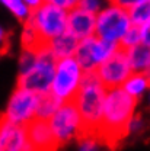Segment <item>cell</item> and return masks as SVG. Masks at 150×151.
Segmentation results:
<instances>
[{
    "mask_svg": "<svg viewBox=\"0 0 150 151\" xmlns=\"http://www.w3.org/2000/svg\"><path fill=\"white\" fill-rule=\"evenodd\" d=\"M137 99L122 87L107 89L102 119L96 137L102 144L115 147L128 135V125L136 115Z\"/></svg>",
    "mask_w": 150,
    "mask_h": 151,
    "instance_id": "1",
    "label": "cell"
},
{
    "mask_svg": "<svg viewBox=\"0 0 150 151\" xmlns=\"http://www.w3.org/2000/svg\"><path fill=\"white\" fill-rule=\"evenodd\" d=\"M105 94H107V87L98 78L96 73L95 71L85 73L80 89L73 99L82 119V127H83L82 135L98 134L104 112Z\"/></svg>",
    "mask_w": 150,
    "mask_h": 151,
    "instance_id": "2",
    "label": "cell"
},
{
    "mask_svg": "<svg viewBox=\"0 0 150 151\" xmlns=\"http://www.w3.org/2000/svg\"><path fill=\"white\" fill-rule=\"evenodd\" d=\"M25 23L35 32L41 45H47L51 39L61 35L67 29V10L44 1L31 10Z\"/></svg>",
    "mask_w": 150,
    "mask_h": 151,
    "instance_id": "3",
    "label": "cell"
},
{
    "mask_svg": "<svg viewBox=\"0 0 150 151\" xmlns=\"http://www.w3.org/2000/svg\"><path fill=\"white\" fill-rule=\"evenodd\" d=\"M56 64L57 58L51 54L47 45L38 48L35 63L28 71L19 74L18 86L32 90L38 94L50 93L51 83L54 78V71H56Z\"/></svg>",
    "mask_w": 150,
    "mask_h": 151,
    "instance_id": "4",
    "label": "cell"
},
{
    "mask_svg": "<svg viewBox=\"0 0 150 151\" xmlns=\"http://www.w3.org/2000/svg\"><path fill=\"white\" fill-rule=\"evenodd\" d=\"M83 77H85V70L80 67L75 55L60 58L57 60L50 93L56 96L61 103L73 102L75 96L80 89Z\"/></svg>",
    "mask_w": 150,
    "mask_h": 151,
    "instance_id": "5",
    "label": "cell"
},
{
    "mask_svg": "<svg viewBox=\"0 0 150 151\" xmlns=\"http://www.w3.org/2000/svg\"><path fill=\"white\" fill-rule=\"evenodd\" d=\"M131 26L133 22L128 15V10L109 1V4L104 6L96 13L95 35L101 39L120 45L122 37Z\"/></svg>",
    "mask_w": 150,
    "mask_h": 151,
    "instance_id": "6",
    "label": "cell"
},
{
    "mask_svg": "<svg viewBox=\"0 0 150 151\" xmlns=\"http://www.w3.org/2000/svg\"><path fill=\"white\" fill-rule=\"evenodd\" d=\"M50 128L54 134L58 147L66 145L67 142L82 137L83 127L79 111L76 108L75 102H64L61 103L51 118L48 119Z\"/></svg>",
    "mask_w": 150,
    "mask_h": 151,
    "instance_id": "7",
    "label": "cell"
},
{
    "mask_svg": "<svg viewBox=\"0 0 150 151\" xmlns=\"http://www.w3.org/2000/svg\"><path fill=\"white\" fill-rule=\"evenodd\" d=\"M120 48L118 44H114L109 41L101 39L96 35L80 39L75 51V58L80 67L88 71H95L107 58L112 55L114 52Z\"/></svg>",
    "mask_w": 150,
    "mask_h": 151,
    "instance_id": "8",
    "label": "cell"
},
{
    "mask_svg": "<svg viewBox=\"0 0 150 151\" xmlns=\"http://www.w3.org/2000/svg\"><path fill=\"white\" fill-rule=\"evenodd\" d=\"M39 96L41 94L35 93L32 90L18 86L9 99L7 108L3 113V116L15 124L26 127L31 121L37 118Z\"/></svg>",
    "mask_w": 150,
    "mask_h": 151,
    "instance_id": "9",
    "label": "cell"
},
{
    "mask_svg": "<svg viewBox=\"0 0 150 151\" xmlns=\"http://www.w3.org/2000/svg\"><path fill=\"white\" fill-rule=\"evenodd\" d=\"M95 73L107 89L121 87L124 81L128 78V76L133 73L127 51L120 47L112 55L107 58L95 70Z\"/></svg>",
    "mask_w": 150,
    "mask_h": 151,
    "instance_id": "10",
    "label": "cell"
},
{
    "mask_svg": "<svg viewBox=\"0 0 150 151\" xmlns=\"http://www.w3.org/2000/svg\"><path fill=\"white\" fill-rule=\"evenodd\" d=\"M0 151H34L29 144L26 127L0 115Z\"/></svg>",
    "mask_w": 150,
    "mask_h": 151,
    "instance_id": "11",
    "label": "cell"
},
{
    "mask_svg": "<svg viewBox=\"0 0 150 151\" xmlns=\"http://www.w3.org/2000/svg\"><path fill=\"white\" fill-rule=\"evenodd\" d=\"M26 134L34 151H57L58 148L50 124L45 119L35 118L34 121H31L26 125Z\"/></svg>",
    "mask_w": 150,
    "mask_h": 151,
    "instance_id": "12",
    "label": "cell"
},
{
    "mask_svg": "<svg viewBox=\"0 0 150 151\" xmlns=\"http://www.w3.org/2000/svg\"><path fill=\"white\" fill-rule=\"evenodd\" d=\"M96 15L88 12L79 6L67 10V32L72 34L76 39H85L95 35Z\"/></svg>",
    "mask_w": 150,
    "mask_h": 151,
    "instance_id": "13",
    "label": "cell"
},
{
    "mask_svg": "<svg viewBox=\"0 0 150 151\" xmlns=\"http://www.w3.org/2000/svg\"><path fill=\"white\" fill-rule=\"evenodd\" d=\"M79 39H76L72 34H69L67 31L63 32L61 35L56 37L54 39H51L47 47L51 51V54L56 57L57 60L60 58H66V57H73L75 51L77 48Z\"/></svg>",
    "mask_w": 150,
    "mask_h": 151,
    "instance_id": "14",
    "label": "cell"
},
{
    "mask_svg": "<svg viewBox=\"0 0 150 151\" xmlns=\"http://www.w3.org/2000/svg\"><path fill=\"white\" fill-rule=\"evenodd\" d=\"M134 73H146L150 74V48L138 44L133 48L125 50Z\"/></svg>",
    "mask_w": 150,
    "mask_h": 151,
    "instance_id": "15",
    "label": "cell"
},
{
    "mask_svg": "<svg viewBox=\"0 0 150 151\" xmlns=\"http://www.w3.org/2000/svg\"><path fill=\"white\" fill-rule=\"evenodd\" d=\"M121 87L128 94H131L133 97H136L138 100L140 97H143L144 94L147 93V90H149L150 74H146V73H134L133 71Z\"/></svg>",
    "mask_w": 150,
    "mask_h": 151,
    "instance_id": "16",
    "label": "cell"
},
{
    "mask_svg": "<svg viewBox=\"0 0 150 151\" xmlns=\"http://www.w3.org/2000/svg\"><path fill=\"white\" fill-rule=\"evenodd\" d=\"M61 105V102L57 99L56 96L51 93H45L39 96V102H38V109H37V118L39 119H45L48 121L51 118V115L57 111V108Z\"/></svg>",
    "mask_w": 150,
    "mask_h": 151,
    "instance_id": "17",
    "label": "cell"
},
{
    "mask_svg": "<svg viewBox=\"0 0 150 151\" xmlns=\"http://www.w3.org/2000/svg\"><path fill=\"white\" fill-rule=\"evenodd\" d=\"M128 15L131 18L134 26H141L150 20V0H138L128 9Z\"/></svg>",
    "mask_w": 150,
    "mask_h": 151,
    "instance_id": "18",
    "label": "cell"
},
{
    "mask_svg": "<svg viewBox=\"0 0 150 151\" xmlns=\"http://www.w3.org/2000/svg\"><path fill=\"white\" fill-rule=\"evenodd\" d=\"M0 4H3L19 20L25 22L31 15V9L28 7L25 0H0Z\"/></svg>",
    "mask_w": 150,
    "mask_h": 151,
    "instance_id": "19",
    "label": "cell"
},
{
    "mask_svg": "<svg viewBox=\"0 0 150 151\" xmlns=\"http://www.w3.org/2000/svg\"><path fill=\"white\" fill-rule=\"evenodd\" d=\"M101 139L96 135H82L79 137L77 151H101Z\"/></svg>",
    "mask_w": 150,
    "mask_h": 151,
    "instance_id": "20",
    "label": "cell"
},
{
    "mask_svg": "<svg viewBox=\"0 0 150 151\" xmlns=\"http://www.w3.org/2000/svg\"><path fill=\"white\" fill-rule=\"evenodd\" d=\"M138 44H141V41H140V29H138V26L133 25L131 28L127 31V34L122 37L121 42H120V47L124 48V50H128V48H133V47H136Z\"/></svg>",
    "mask_w": 150,
    "mask_h": 151,
    "instance_id": "21",
    "label": "cell"
},
{
    "mask_svg": "<svg viewBox=\"0 0 150 151\" xmlns=\"http://www.w3.org/2000/svg\"><path fill=\"white\" fill-rule=\"evenodd\" d=\"M105 4V0H79V7L88 10V12H92V13H98Z\"/></svg>",
    "mask_w": 150,
    "mask_h": 151,
    "instance_id": "22",
    "label": "cell"
},
{
    "mask_svg": "<svg viewBox=\"0 0 150 151\" xmlns=\"http://www.w3.org/2000/svg\"><path fill=\"white\" fill-rule=\"evenodd\" d=\"M144 128V122L140 116L134 115L133 119L130 121V125H128V135L130 134H137V132H141Z\"/></svg>",
    "mask_w": 150,
    "mask_h": 151,
    "instance_id": "23",
    "label": "cell"
},
{
    "mask_svg": "<svg viewBox=\"0 0 150 151\" xmlns=\"http://www.w3.org/2000/svg\"><path fill=\"white\" fill-rule=\"evenodd\" d=\"M44 1H48V3L58 6V7L64 9V10H70V9H73L79 4V0H44Z\"/></svg>",
    "mask_w": 150,
    "mask_h": 151,
    "instance_id": "24",
    "label": "cell"
},
{
    "mask_svg": "<svg viewBox=\"0 0 150 151\" xmlns=\"http://www.w3.org/2000/svg\"><path fill=\"white\" fill-rule=\"evenodd\" d=\"M138 29H140V41H141V44L150 48V20L146 22L144 25L138 26Z\"/></svg>",
    "mask_w": 150,
    "mask_h": 151,
    "instance_id": "25",
    "label": "cell"
},
{
    "mask_svg": "<svg viewBox=\"0 0 150 151\" xmlns=\"http://www.w3.org/2000/svg\"><path fill=\"white\" fill-rule=\"evenodd\" d=\"M7 47H9V37L6 31L0 26V54H4L7 51Z\"/></svg>",
    "mask_w": 150,
    "mask_h": 151,
    "instance_id": "26",
    "label": "cell"
},
{
    "mask_svg": "<svg viewBox=\"0 0 150 151\" xmlns=\"http://www.w3.org/2000/svg\"><path fill=\"white\" fill-rule=\"evenodd\" d=\"M111 3H114V4H118V6H121V7H124V9H130L133 4H136L138 0H109Z\"/></svg>",
    "mask_w": 150,
    "mask_h": 151,
    "instance_id": "27",
    "label": "cell"
},
{
    "mask_svg": "<svg viewBox=\"0 0 150 151\" xmlns=\"http://www.w3.org/2000/svg\"><path fill=\"white\" fill-rule=\"evenodd\" d=\"M25 3L28 4V7H29L31 10H34V9H37L39 4L44 3V0H25Z\"/></svg>",
    "mask_w": 150,
    "mask_h": 151,
    "instance_id": "28",
    "label": "cell"
},
{
    "mask_svg": "<svg viewBox=\"0 0 150 151\" xmlns=\"http://www.w3.org/2000/svg\"><path fill=\"white\" fill-rule=\"evenodd\" d=\"M146 96H147V106H149V109H150V87H149V90H147V93H146Z\"/></svg>",
    "mask_w": 150,
    "mask_h": 151,
    "instance_id": "29",
    "label": "cell"
}]
</instances>
